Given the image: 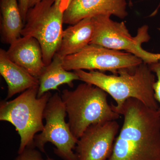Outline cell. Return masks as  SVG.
Instances as JSON below:
<instances>
[{
    "label": "cell",
    "instance_id": "cell-1",
    "mask_svg": "<svg viewBox=\"0 0 160 160\" xmlns=\"http://www.w3.org/2000/svg\"><path fill=\"white\" fill-rule=\"evenodd\" d=\"M116 112L124 118L107 160H160V115L134 98Z\"/></svg>",
    "mask_w": 160,
    "mask_h": 160
},
{
    "label": "cell",
    "instance_id": "cell-16",
    "mask_svg": "<svg viewBox=\"0 0 160 160\" xmlns=\"http://www.w3.org/2000/svg\"><path fill=\"white\" fill-rule=\"evenodd\" d=\"M41 152L35 147H26L14 160H44ZM46 160H55L49 157Z\"/></svg>",
    "mask_w": 160,
    "mask_h": 160
},
{
    "label": "cell",
    "instance_id": "cell-14",
    "mask_svg": "<svg viewBox=\"0 0 160 160\" xmlns=\"http://www.w3.org/2000/svg\"><path fill=\"white\" fill-rule=\"evenodd\" d=\"M63 58L55 54L51 62L45 67L39 78L38 98L51 90H57L58 87L63 84L69 87L73 86V81L80 80L74 72L66 70L63 66Z\"/></svg>",
    "mask_w": 160,
    "mask_h": 160
},
{
    "label": "cell",
    "instance_id": "cell-7",
    "mask_svg": "<svg viewBox=\"0 0 160 160\" xmlns=\"http://www.w3.org/2000/svg\"><path fill=\"white\" fill-rule=\"evenodd\" d=\"M67 113L58 92L52 95L46 105L43 118L46 124L44 129L34 138V145L46 153L45 146L50 142L54 145V152L63 160H77L75 150L78 139L72 133L65 118Z\"/></svg>",
    "mask_w": 160,
    "mask_h": 160
},
{
    "label": "cell",
    "instance_id": "cell-2",
    "mask_svg": "<svg viewBox=\"0 0 160 160\" xmlns=\"http://www.w3.org/2000/svg\"><path fill=\"white\" fill-rule=\"evenodd\" d=\"M74 72L80 80L97 86L110 95L117 103L111 104L115 112L129 98L139 100L152 109H158L153 89L155 76L148 64L144 62L134 70L121 69L116 74L107 75L97 70Z\"/></svg>",
    "mask_w": 160,
    "mask_h": 160
},
{
    "label": "cell",
    "instance_id": "cell-6",
    "mask_svg": "<svg viewBox=\"0 0 160 160\" xmlns=\"http://www.w3.org/2000/svg\"><path fill=\"white\" fill-rule=\"evenodd\" d=\"M110 16L99 15L92 17L94 32L90 44L99 45L113 50H125L149 64L155 62L154 53L144 50L143 43L150 40L149 27L144 25L138 29L134 37L132 36L124 22H118L111 19Z\"/></svg>",
    "mask_w": 160,
    "mask_h": 160
},
{
    "label": "cell",
    "instance_id": "cell-17",
    "mask_svg": "<svg viewBox=\"0 0 160 160\" xmlns=\"http://www.w3.org/2000/svg\"><path fill=\"white\" fill-rule=\"evenodd\" d=\"M148 65L152 72L156 75L157 78V80L156 81L153 85V89L155 98L157 102L160 104V106L158 111L160 115V60Z\"/></svg>",
    "mask_w": 160,
    "mask_h": 160
},
{
    "label": "cell",
    "instance_id": "cell-9",
    "mask_svg": "<svg viewBox=\"0 0 160 160\" xmlns=\"http://www.w3.org/2000/svg\"><path fill=\"white\" fill-rule=\"evenodd\" d=\"M119 130L116 121L89 126L78 139L75 149L77 160H108Z\"/></svg>",
    "mask_w": 160,
    "mask_h": 160
},
{
    "label": "cell",
    "instance_id": "cell-3",
    "mask_svg": "<svg viewBox=\"0 0 160 160\" xmlns=\"http://www.w3.org/2000/svg\"><path fill=\"white\" fill-rule=\"evenodd\" d=\"M108 93L97 86L84 82L73 90L64 89L61 97L68 116L72 133L78 139L91 125L116 121L119 114L107 101Z\"/></svg>",
    "mask_w": 160,
    "mask_h": 160
},
{
    "label": "cell",
    "instance_id": "cell-5",
    "mask_svg": "<svg viewBox=\"0 0 160 160\" xmlns=\"http://www.w3.org/2000/svg\"><path fill=\"white\" fill-rule=\"evenodd\" d=\"M66 10L55 0H42L27 12L21 35L38 40L46 66L51 62L61 44Z\"/></svg>",
    "mask_w": 160,
    "mask_h": 160
},
{
    "label": "cell",
    "instance_id": "cell-4",
    "mask_svg": "<svg viewBox=\"0 0 160 160\" xmlns=\"http://www.w3.org/2000/svg\"><path fill=\"white\" fill-rule=\"evenodd\" d=\"M38 87L27 89L14 99L3 100L0 104V121L11 123L19 135L18 154L26 147L35 148V136L42 131L45 126L44 110L52 95L49 91L38 98Z\"/></svg>",
    "mask_w": 160,
    "mask_h": 160
},
{
    "label": "cell",
    "instance_id": "cell-13",
    "mask_svg": "<svg viewBox=\"0 0 160 160\" xmlns=\"http://www.w3.org/2000/svg\"><path fill=\"white\" fill-rule=\"evenodd\" d=\"M94 32L92 17L86 18L63 30L59 47L56 54L63 58L77 53L91 42Z\"/></svg>",
    "mask_w": 160,
    "mask_h": 160
},
{
    "label": "cell",
    "instance_id": "cell-15",
    "mask_svg": "<svg viewBox=\"0 0 160 160\" xmlns=\"http://www.w3.org/2000/svg\"><path fill=\"white\" fill-rule=\"evenodd\" d=\"M0 7L1 40L10 45L21 37L24 26L18 0H1Z\"/></svg>",
    "mask_w": 160,
    "mask_h": 160
},
{
    "label": "cell",
    "instance_id": "cell-11",
    "mask_svg": "<svg viewBox=\"0 0 160 160\" xmlns=\"http://www.w3.org/2000/svg\"><path fill=\"white\" fill-rule=\"evenodd\" d=\"M6 53L12 62L38 78L46 66L40 43L31 37L19 38L10 44Z\"/></svg>",
    "mask_w": 160,
    "mask_h": 160
},
{
    "label": "cell",
    "instance_id": "cell-8",
    "mask_svg": "<svg viewBox=\"0 0 160 160\" xmlns=\"http://www.w3.org/2000/svg\"><path fill=\"white\" fill-rule=\"evenodd\" d=\"M143 62L138 57L127 52L90 44L77 53L63 58L62 64L64 69L68 71L98 70L110 71L116 74L121 69L134 70Z\"/></svg>",
    "mask_w": 160,
    "mask_h": 160
},
{
    "label": "cell",
    "instance_id": "cell-18",
    "mask_svg": "<svg viewBox=\"0 0 160 160\" xmlns=\"http://www.w3.org/2000/svg\"><path fill=\"white\" fill-rule=\"evenodd\" d=\"M30 0H18L19 7L22 14L24 25L26 21V14L29 9V3Z\"/></svg>",
    "mask_w": 160,
    "mask_h": 160
},
{
    "label": "cell",
    "instance_id": "cell-20",
    "mask_svg": "<svg viewBox=\"0 0 160 160\" xmlns=\"http://www.w3.org/2000/svg\"><path fill=\"white\" fill-rule=\"evenodd\" d=\"M155 57L156 62L160 60V53H155Z\"/></svg>",
    "mask_w": 160,
    "mask_h": 160
},
{
    "label": "cell",
    "instance_id": "cell-21",
    "mask_svg": "<svg viewBox=\"0 0 160 160\" xmlns=\"http://www.w3.org/2000/svg\"><path fill=\"white\" fill-rule=\"evenodd\" d=\"M158 30H159V31H160V28H158Z\"/></svg>",
    "mask_w": 160,
    "mask_h": 160
},
{
    "label": "cell",
    "instance_id": "cell-19",
    "mask_svg": "<svg viewBox=\"0 0 160 160\" xmlns=\"http://www.w3.org/2000/svg\"><path fill=\"white\" fill-rule=\"evenodd\" d=\"M41 1L42 0H30L29 3V8L33 7L36 4L39 2Z\"/></svg>",
    "mask_w": 160,
    "mask_h": 160
},
{
    "label": "cell",
    "instance_id": "cell-10",
    "mask_svg": "<svg viewBox=\"0 0 160 160\" xmlns=\"http://www.w3.org/2000/svg\"><path fill=\"white\" fill-rule=\"evenodd\" d=\"M99 15L124 19L128 15L126 0H72L64 14V23L73 25Z\"/></svg>",
    "mask_w": 160,
    "mask_h": 160
},
{
    "label": "cell",
    "instance_id": "cell-12",
    "mask_svg": "<svg viewBox=\"0 0 160 160\" xmlns=\"http://www.w3.org/2000/svg\"><path fill=\"white\" fill-rule=\"evenodd\" d=\"M0 73L8 86L7 100L15 95L39 86L38 78L11 61L6 51L0 49Z\"/></svg>",
    "mask_w": 160,
    "mask_h": 160
}]
</instances>
